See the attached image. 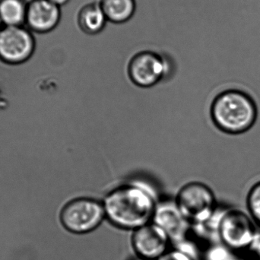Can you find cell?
<instances>
[{"instance_id":"obj_1","label":"cell","mask_w":260,"mask_h":260,"mask_svg":"<svg viewBox=\"0 0 260 260\" xmlns=\"http://www.w3.org/2000/svg\"><path fill=\"white\" fill-rule=\"evenodd\" d=\"M159 200L157 190L149 183L132 180L108 192L102 203L111 224L134 232L152 222Z\"/></svg>"},{"instance_id":"obj_2","label":"cell","mask_w":260,"mask_h":260,"mask_svg":"<svg viewBox=\"0 0 260 260\" xmlns=\"http://www.w3.org/2000/svg\"><path fill=\"white\" fill-rule=\"evenodd\" d=\"M210 117L215 127L222 133L241 135L256 123L257 105L248 93L231 88L215 96L211 104Z\"/></svg>"},{"instance_id":"obj_3","label":"cell","mask_w":260,"mask_h":260,"mask_svg":"<svg viewBox=\"0 0 260 260\" xmlns=\"http://www.w3.org/2000/svg\"><path fill=\"white\" fill-rule=\"evenodd\" d=\"M106 219L102 201L90 197H78L63 205L59 212L62 227L74 235H86L95 231Z\"/></svg>"},{"instance_id":"obj_4","label":"cell","mask_w":260,"mask_h":260,"mask_svg":"<svg viewBox=\"0 0 260 260\" xmlns=\"http://www.w3.org/2000/svg\"><path fill=\"white\" fill-rule=\"evenodd\" d=\"M175 200L191 224L206 221L218 207L213 191L201 182H190L182 186Z\"/></svg>"},{"instance_id":"obj_5","label":"cell","mask_w":260,"mask_h":260,"mask_svg":"<svg viewBox=\"0 0 260 260\" xmlns=\"http://www.w3.org/2000/svg\"><path fill=\"white\" fill-rule=\"evenodd\" d=\"M256 232L250 215L236 209H225L218 227L220 242L233 251L247 250Z\"/></svg>"},{"instance_id":"obj_6","label":"cell","mask_w":260,"mask_h":260,"mask_svg":"<svg viewBox=\"0 0 260 260\" xmlns=\"http://www.w3.org/2000/svg\"><path fill=\"white\" fill-rule=\"evenodd\" d=\"M36 41L30 30L24 26L4 27L0 31V60L19 65L35 54Z\"/></svg>"},{"instance_id":"obj_7","label":"cell","mask_w":260,"mask_h":260,"mask_svg":"<svg viewBox=\"0 0 260 260\" xmlns=\"http://www.w3.org/2000/svg\"><path fill=\"white\" fill-rule=\"evenodd\" d=\"M168 66L160 55L144 51L135 55L128 66V76L136 86L149 88L157 85L168 73Z\"/></svg>"},{"instance_id":"obj_8","label":"cell","mask_w":260,"mask_h":260,"mask_svg":"<svg viewBox=\"0 0 260 260\" xmlns=\"http://www.w3.org/2000/svg\"><path fill=\"white\" fill-rule=\"evenodd\" d=\"M152 222L166 232L174 245L189 238L192 227L190 221L177 206L175 199H160L156 206Z\"/></svg>"},{"instance_id":"obj_9","label":"cell","mask_w":260,"mask_h":260,"mask_svg":"<svg viewBox=\"0 0 260 260\" xmlns=\"http://www.w3.org/2000/svg\"><path fill=\"white\" fill-rule=\"evenodd\" d=\"M171 241L166 232L154 222L133 232L132 246L139 257L157 260L169 250Z\"/></svg>"},{"instance_id":"obj_10","label":"cell","mask_w":260,"mask_h":260,"mask_svg":"<svg viewBox=\"0 0 260 260\" xmlns=\"http://www.w3.org/2000/svg\"><path fill=\"white\" fill-rule=\"evenodd\" d=\"M60 18V7L49 0H31L27 3L25 24L32 32L48 33L56 28Z\"/></svg>"},{"instance_id":"obj_11","label":"cell","mask_w":260,"mask_h":260,"mask_svg":"<svg viewBox=\"0 0 260 260\" xmlns=\"http://www.w3.org/2000/svg\"><path fill=\"white\" fill-rule=\"evenodd\" d=\"M108 18L102 6L96 3L87 5L81 10L79 15L81 28L89 35L100 33L105 27Z\"/></svg>"},{"instance_id":"obj_12","label":"cell","mask_w":260,"mask_h":260,"mask_svg":"<svg viewBox=\"0 0 260 260\" xmlns=\"http://www.w3.org/2000/svg\"><path fill=\"white\" fill-rule=\"evenodd\" d=\"M27 3L25 0H0V20L3 26H24Z\"/></svg>"},{"instance_id":"obj_13","label":"cell","mask_w":260,"mask_h":260,"mask_svg":"<svg viewBox=\"0 0 260 260\" xmlns=\"http://www.w3.org/2000/svg\"><path fill=\"white\" fill-rule=\"evenodd\" d=\"M100 5L108 21L114 23L129 21L136 10L135 0H102Z\"/></svg>"},{"instance_id":"obj_14","label":"cell","mask_w":260,"mask_h":260,"mask_svg":"<svg viewBox=\"0 0 260 260\" xmlns=\"http://www.w3.org/2000/svg\"><path fill=\"white\" fill-rule=\"evenodd\" d=\"M247 206L250 216L260 226V181L255 183L249 190Z\"/></svg>"},{"instance_id":"obj_15","label":"cell","mask_w":260,"mask_h":260,"mask_svg":"<svg viewBox=\"0 0 260 260\" xmlns=\"http://www.w3.org/2000/svg\"><path fill=\"white\" fill-rule=\"evenodd\" d=\"M224 244H212L206 250L204 254V260H238L233 253Z\"/></svg>"},{"instance_id":"obj_16","label":"cell","mask_w":260,"mask_h":260,"mask_svg":"<svg viewBox=\"0 0 260 260\" xmlns=\"http://www.w3.org/2000/svg\"><path fill=\"white\" fill-rule=\"evenodd\" d=\"M157 260H194L186 253L177 249L170 250Z\"/></svg>"},{"instance_id":"obj_17","label":"cell","mask_w":260,"mask_h":260,"mask_svg":"<svg viewBox=\"0 0 260 260\" xmlns=\"http://www.w3.org/2000/svg\"><path fill=\"white\" fill-rule=\"evenodd\" d=\"M247 250L252 260H260V234L256 233Z\"/></svg>"},{"instance_id":"obj_18","label":"cell","mask_w":260,"mask_h":260,"mask_svg":"<svg viewBox=\"0 0 260 260\" xmlns=\"http://www.w3.org/2000/svg\"><path fill=\"white\" fill-rule=\"evenodd\" d=\"M49 1L51 2V3H54L56 6H63V5L67 4L70 0H49Z\"/></svg>"},{"instance_id":"obj_19","label":"cell","mask_w":260,"mask_h":260,"mask_svg":"<svg viewBox=\"0 0 260 260\" xmlns=\"http://www.w3.org/2000/svg\"><path fill=\"white\" fill-rule=\"evenodd\" d=\"M131 260H148L143 259V258L139 257V256H137V257L134 258V259H132Z\"/></svg>"},{"instance_id":"obj_20","label":"cell","mask_w":260,"mask_h":260,"mask_svg":"<svg viewBox=\"0 0 260 260\" xmlns=\"http://www.w3.org/2000/svg\"><path fill=\"white\" fill-rule=\"evenodd\" d=\"M3 27H4V26H3V23H2L1 20H0V31H1Z\"/></svg>"}]
</instances>
